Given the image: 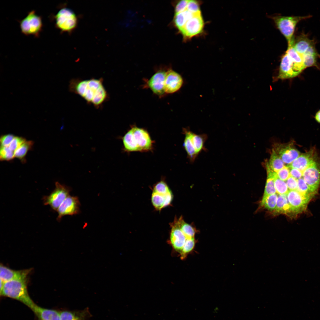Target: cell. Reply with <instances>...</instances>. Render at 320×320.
<instances>
[{
    "label": "cell",
    "instance_id": "6da1fadb",
    "mask_svg": "<svg viewBox=\"0 0 320 320\" xmlns=\"http://www.w3.org/2000/svg\"><path fill=\"white\" fill-rule=\"evenodd\" d=\"M69 90L97 108L102 107L109 98L102 78L85 80L73 79L69 83Z\"/></svg>",
    "mask_w": 320,
    "mask_h": 320
},
{
    "label": "cell",
    "instance_id": "7a4b0ae2",
    "mask_svg": "<svg viewBox=\"0 0 320 320\" xmlns=\"http://www.w3.org/2000/svg\"><path fill=\"white\" fill-rule=\"evenodd\" d=\"M28 276L4 282L0 290L1 296L21 302L32 310L36 304L30 297L27 289Z\"/></svg>",
    "mask_w": 320,
    "mask_h": 320
},
{
    "label": "cell",
    "instance_id": "3957f363",
    "mask_svg": "<svg viewBox=\"0 0 320 320\" xmlns=\"http://www.w3.org/2000/svg\"><path fill=\"white\" fill-rule=\"evenodd\" d=\"M170 241L175 251L180 254V258L185 259L193 249L196 243L195 237L190 236L181 229L178 219L175 218L170 225Z\"/></svg>",
    "mask_w": 320,
    "mask_h": 320
},
{
    "label": "cell",
    "instance_id": "277c9868",
    "mask_svg": "<svg viewBox=\"0 0 320 320\" xmlns=\"http://www.w3.org/2000/svg\"><path fill=\"white\" fill-rule=\"evenodd\" d=\"M183 131L185 136L183 147L190 162L193 163L202 151L206 150L204 143L208 137L205 134H196L189 128H183Z\"/></svg>",
    "mask_w": 320,
    "mask_h": 320
},
{
    "label": "cell",
    "instance_id": "5b68a950",
    "mask_svg": "<svg viewBox=\"0 0 320 320\" xmlns=\"http://www.w3.org/2000/svg\"><path fill=\"white\" fill-rule=\"evenodd\" d=\"M50 17L54 21L55 27L62 33H71L77 25L78 20L76 14L66 7H61L55 15H52Z\"/></svg>",
    "mask_w": 320,
    "mask_h": 320
},
{
    "label": "cell",
    "instance_id": "8992f818",
    "mask_svg": "<svg viewBox=\"0 0 320 320\" xmlns=\"http://www.w3.org/2000/svg\"><path fill=\"white\" fill-rule=\"evenodd\" d=\"M311 17V15L305 16L277 15L272 17V19L277 28L287 41L288 47H290L293 41V35L297 24L300 21Z\"/></svg>",
    "mask_w": 320,
    "mask_h": 320
},
{
    "label": "cell",
    "instance_id": "52a82bcc",
    "mask_svg": "<svg viewBox=\"0 0 320 320\" xmlns=\"http://www.w3.org/2000/svg\"><path fill=\"white\" fill-rule=\"evenodd\" d=\"M21 33L26 36L33 35L39 37L42 30V17L34 10L29 12L26 16L19 21Z\"/></svg>",
    "mask_w": 320,
    "mask_h": 320
},
{
    "label": "cell",
    "instance_id": "ba28073f",
    "mask_svg": "<svg viewBox=\"0 0 320 320\" xmlns=\"http://www.w3.org/2000/svg\"><path fill=\"white\" fill-rule=\"evenodd\" d=\"M55 189L49 195L44 197L43 200L44 205H49L53 209L57 211L61 204L69 196L71 189L57 182L55 183Z\"/></svg>",
    "mask_w": 320,
    "mask_h": 320
},
{
    "label": "cell",
    "instance_id": "9c48e42d",
    "mask_svg": "<svg viewBox=\"0 0 320 320\" xmlns=\"http://www.w3.org/2000/svg\"><path fill=\"white\" fill-rule=\"evenodd\" d=\"M204 25L201 12L196 14L188 19L180 31L185 40H189L201 33Z\"/></svg>",
    "mask_w": 320,
    "mask_h": 320
},
{
    "label": "cell",
    "instance_id": "30bf717a",
    "mask_svg": "<svg viewBox=\"0 0 320 320\" xmlns=\"http://www.w3.org/2000/svg\"><path fill=\"white\" fill-rule=\"evenodd\" d=\"M131 129L133 142L137 151H147L152 149L153 142L146 130L135 126Z\"/></svg>",
    "mask_w": 320,
    "mask_h": 320
},
{
    "label": "cell",
    "instance_id": "8fae6325",
    "mask_svg": "<svg viewBox=\"0 0 320 320\" xmlns=\"http://www.w3.org/2000/svg\"><path fill=\"white\" fill-rule=\"evenodd\" d=\"M167 71L158 70L149 79H145L143 88H149L159 97H163L166 94L164 89V84Z\"/></svg>",
    "mask_w": 320,
    "mask_h": 320
},
{
    "label": "cell",
    "instance_id": "7c38bea8",
    "mask_svg": "<svg viewBox=\"0 0 320 320\" xmlns=\"http://www.w3.org/2000/svg\"><path fill=\"white\" fill-rule=\"evenodd\" d=\"M303 179L311 192L314 193L320 183V166L315 161L302 172Z\"/></svg>",
    "mask_w": 320,
    "mask_h": 320
},
{
    "label": "cell",
    "instance_id": "4fadbf2b",
    "mask_svg": "<svg viewBox=\"0 0 320 320\" xmlns=\"http://www.w3.org/2000/svg\"><path fill=\"white\" fill-rule=\"evenodd\" d=\"M184 83V79L180 74L171 68L167 71L164 84L166 94H172L178 92Z\"/></svg>",
    "mask_w": 320,
    "mask_h": 320
},
{
    "label": "cell",
    "instance_id": "5bb4252c",
    "mask_svg": "<svg viewBox=\"0 0 320 320\" xmlns=\"http://www.w3.org/2000/svg\"><path fill=\"white\" fill-rule=\"evenodd\" d=\"M80 204L77 196H69L60 205L57 212L58 215L57 221H60L61 218L66 215H76L80 212Z\"/></svg>",
    "mask_w": 320,
    "mask_h": 320
},
{
    "label": "cell",
    "instance_id": "9a60e30c",
    "mask_svg": "<svg viewBox=\"0 0 320 320\" xmlns=\"http://www.w3.org/2000/svg\"><path fill=\"white\" fill-rule=\"evenodd\" d=\"M286 195L292 213L296 214L302 212L306 208L310 200L297 190L289 191Z\"/></svg>",
    "mask_w": 320,
    "mask_h": 320
},
{
    "label": "cell",
    "instance_id": "2e32d148",
    "mask_svg": "<svg viewBox=\"0 0 320 320\" xmlns=\"http://www.w3.org/2000/svg\"><path fill=\"white\" fill-rule=\"evenodd\" d=\"M274 147L273 150L286 164H290L300 155V152L291 144H278Z\"/></svg>",
    "mask_w": 320,
    "mask_h": 320
},
{
    "label": "cell",
    "instance_id": "e0dca14e",
    "mask_svg": "<svg viewBox=\"0 0 320 320\" xmlns=\"http://www.w3.org/2000/svg\"><path fill=\"white\" fill-rule=\"evenodd\" d=\"M31 270L27 269L15 270L10 268L3 264L0 265V279L4 282L28 276Z\"/></svg>",
    "mask_w": 320,
    "mask_h": 320
},
{
    "label": "cell",
    "instance_id": "ac0fdd59",
    "mask_svg": "<svg viewBox=\"0 0 320 320\" xmlns=\"http://www.w3.org/2000/svg\"><path fill=\"white\" fill-rule=\"evenodd\" d=\"M60 320H88L92 316L89 308L76 311H60Z\"/></svg>",
    "mask_w": 320,
    "mask_h": 320
},
{
    "label": "cell",
    "instance_id": "d6986e66",
    "mask_svg": "<svg viewBox=\"0 0 320 320\" xmlns=\"http://www.w3.org/2000/svg\"><path fill=\"white\" fill-rule=\"evenodd\" d=\"M314 151H309L300 155L288 167L296 168L303 172L310 165L315 161Z\"/></svg>",
    "mask_w": 320,
    "mask_h": 320
},
{
    "label": "cell",
    "instance_id": "ffe728a7",
    "mask_svg": "<svg viewBox=\"0 0 320 320\" xmlns=\"http://www.w3.org/2000/svg\"><path fill=\"white\" fill-rule=\"evenodd\" d=\"M288 55L292 64L293 71L295 77L298 76L305 68L303 57L293 48L292 45L288 47L286 52Z\"/></svg>",
    "mask_w": 320,
    "mask_h": 320
},
{
    "label": "cell",
    "instance_id": "44dd1931",
    "mask_svg": "<svg viewBox=\"0 0 320 320\" xmlns=\"http://www.w3.org/2000/svg\"><path fill=\"white\" fill-rule=\"evenodd\" d=\"M292 45L296 51L302 56L309 47L315 45V42L310 39L308 36L302 33L295 39H294Z\"/></svg>",
    "mask_w": 320,
    "mask_h": 320
},
{
    "label": "cell",
    "instance_id": "7402d4cb",
    "mask_svg": "<svg viewBox=\"0 0 320 320\" xmlns=\"http://www.w3.org/2000/svg\"><path fill=\"white\" fill-rule=\"evenodd\" d=\"M295 77L291 60L285 52L282 55L281 60L278 78L283 79Z\"/></svg>",
    "mask_w": 320,
    "mask_h": 320
},
{
    "label": "cell",
    "instance_id": "603a6c76",
    "mask_svg": "<svg viewBox=\"0 0 320 320\" xmlns=\"http://www.w3.org/2000/svg\"><path fill=\"white\" fill-rule=\"evenodd\" d=\"M32 310L38 320H60V311L42 308L36 305Z\"/></svg>",
    "mask_w": 320,
    "mask_h": 320
},
{
    "label": "cell",
    "instance_id": "cb8c5ba5",
    "mask_svg": "<svg viewBox=\"0 0 320 320\" xmlns=\"http://www.w3.org/2000/svg\"><path fill=\"white\" fill-rule=\"evenodd\" d=\"M197 13H192L186 9L182 12L175 13L174 21L176 26L180 31L184 27L188 20Z\"/></svg>",
    "mask_w": 320,
    "mask_h": 320
},
{
    "label": "cell",
    "instance_id": "d4e9b609",
    "mask_svg": "<svg viewBox=\"0 0 320 320\" xmlns=\"http://www.w3.org/2000/svg\"><path fill=\"white\" fill-rule=\"evenodd\" d=\"M275 211L277 213L286 214L292 213L286 195L279 194Z\"/></svg>",
    "mask_w": 320,
    "mask_h": 320
},
{
    "label": "cell",
    "instance_id": "484cf974",
    "mask_svg": "<svg viewBox=\"0 0 320 320\" xmlns=\"http://www.w3.org/2000/svg\"><path fill=\"white\" fill-rule=\"evenodd\" d=\"M266 164V167L276 173L285 166L281 157L273 150L269 162Z\"/></svg>",
    "mask_w": 320,
    "mask_h": 320
},
{
    "label": "cell",
    "instance_id": "4316f807",
    "mask_svg": "<svg viewBox=\"0 0 320 320\" xmlns=\"http://www.w3.org/2000/svg\"><path fill=\"white\" fill-rule=\"evenodd\" d=\"M172 192L171 191L166 194L153 192L152 194L151 200L153 205L157 209L161 210L166 207L167 199Z\"/></svg>",
    "mask_w": 320,
    "mask_h": 320
},
{
    "label": "cell",
    "instance_id": "83f0119b",
    "mask_svg": "<svg viewBox=\"0 0 320 320\" xmlns=\"http://www.w3.org/2000/svg\"><path fill=\"white\" fill-rule=\"evenodd\" d=\"M34 142L32 140L26 141L14 151L15 157L24 162L28 152L31 149Z\"/></svg>",
    "mask_w": 320,
    "mask_h": 320
},
{
    "label": "cell",
    "instance_id": "f1b7e54d",
    "mask_svg": "<svg viewBox=\"0 0 320 320\" xmlns=\"http://www.w3.org/2000/svg\"><path fill=\"white\" fill-rule=\"evenodd\" d=\"M277 198L278 196L276 193L263 196L261 205L268 210L272 211L275 210Z\"/></svg>",
    "mask_w": 320,
    "mask_h": 320
},
{
    "label": "cell",
    "instance_id": "f546056e",
    "mask_svg": "<svg viewBox=\"0 0 320 320\" xmlns=\"http://www.w3.org/2000/svg\"><path fill=\"white\" fill-rule=\"evenodd\" d=\"M274 185L276 192L280 195H286L289 191V189L284 181L279 179L277 175L274 179Z\"/></svg>",
    "mask_w": 320,
    "mask_h": 320
},
{
    "label": "cell",
    "instance_id": "4dcf8cb0",
    "mask_svg": "<svg viewBox=\"0 0 320 320\" xmlns=\"http://www.w3.org/2000/svg\"><path fill=\"white\" fill-rule=\"evenodd\" d=\"M276 176L267 175L263 196L269 195L276 193L274 179Z\"/></svg>",
    "mask_w": 320,
    "mask_h": 320
},
{
    "label": "cell",
    "instance_id": "1f68e13d",
    "mask_svg": "<svg viewBox=\"0 0 320 320\" xmlns=\"http://www.w3.org/2000/svg\"><path fill=\"white\" fill-rule=\"evenodd\" d=\"M14 157V152L10 149L9 147L1 146L0 159L1 161H11Z\"/></svg>",
    "mask_w": 320,
    "mask_h": 320
},
{
    "label": "cell",
    "instance_id": "d6a6232c",
    "mask_svg": "<svg viewBox=\"0 0 320 320\" xmlns=\"http://www.w3.org/2000/svg\"><path fill=\"white\" fill-rule=\"evenodd\" d=\"M303 64L305 68L307 67L315 66L317 64V60L320 55L305 54L302 56Z\"/></svg>",
    "mask_w": 320,
    "mask_h": 320
},
{
    "label": "cell",
    "instance_id": "836d02e7",
    "mask_svg": "<svg viewBox=\"0 0 320 320\" xmlns=\"http://www.w3.org/2000/svg\"><path fill=\"white\" fill-rule=\"evenodd\" d=\"M171 191L166 183L163 181H161L154 186L153 192L160 193L166 194Z\"/></svg>",
    "mask_w": 320,
    "mask_h": 320
},
{
    "label": "cell",
    "instance_id": "e575fe53",
    "mask_svg": "<svg viewBox=\"0 0 320 320\" xmlns=\"http://www.w3.org/2000/svg\"><path fill=\"white\" fill-rule=\"evenodd\" d=\"M201 2L196 0H188L186 9L190 12L196 13L201 12L200 6Z\"/></svg>",
    "mask_w": 320,
    "mask_h": 320
},
{
    "label": "cell",
    "instance_id": "d590c367",
    "mask_svg": "<svg viewBox=\"0 0 320 320\" xmlns=\"http://www.w3.org/2000/svg\"><path fill=\"white\" fill-rule=\"evenodd\" d=\"M26 141L24 137L15 136L9 147L10 149L14 152Z\"/></svg>",
    "mask_w": 320,
    "mask_h": 320
},
{
    "label": "cell",
    "instance_id": "8d00e7d4",
    "mask_svg": "<svg viewBox=\"0 0 320 320\" xmlns=\"http://www.w3.org/2000/svg\"><path fill=\"white\" fill-rule=\"evenodd\" d=\"M15 137L10 134L2 135L0 139L1 146L9 147Z\"/></svg>",
    "mask_w": 320,
    "mask_h": 320
},
{
    "label": "cell",
    "instance_id": "74e56055",
    "mask_svg": "<svg viewBox=\"0 0 320 320\" xmlns=\"http://www.w3.org/2000/svg\"><path fill=\"white\" fill-rule=\"evenodd\" d=\"M278 177L284 181H286L290 176V168L287 166H284L277 172Z\"/></svg>",
    "mask_w": 320,
    "mask_h": 320
},
{
    "label": "cell",
    "instance_id": "f35d334b",
    "mask_svg": "<svg viewBox=\"0 0 320 320\" xmlns=\"http://www.w3.org/2000/svg\"><path fill=\"white\" fill-rule=\"evenodd\" d=\"M287 187L290 190H297V180L290 176L286 180Z\"/></svg>",
    "mask_w": 320,
    "mask_h": 320
},
{
    "label": "cell",
    "instance_id": "ab89813d",
    "mask_svg": "<svg viewBox=\"0 0 320 320\" xmlns=\"http://www.w3.org/2000/svg\"><path fill=\"white\" fill-rule=\"evenodd\" d=\"M188 1V0H183L179 1L175 6V13H180L185 10L186 9Z\"/></svg>",
    "mask_w": 320,
    "mask_h": 320
},
{
    "label": "cell",
    "instance_id": "60d3db41",
    "mask_svg": "<svg viewBox=\"0 0 320 320\" xmlns=\"http://www.w3.org/2000/svg\"><path fill=\"white\" fill-rule=\"evenodd\" d=\"M289 168L290 176L297 180L301 178L302 176V171L296 168Z\"/></svg>",
    "mask_w": 320,
    "mask_h": 320
},
{
    "label": "cell",
    "instance_id": "b9f144b4",
    "mask_svg": "<svg viewBox=\"0 0 320 320\" xmlns=\"http://www.w3.org/2000/svg\"><path fill=\"white\" fill-rule=\"evenodd\" d=\"M315 119L318 122L320 123V111H319L317 112L315 115Z\"/></svg>",
    "mask_w": 320,
    "mask_h": 320
},
{
    "label": "cell",
    "instance_id": "7bdbcfd3",
    "mask_svg": "<svg viewBox=\"0 0 320 320\" xmlns=\"http://www.w3.org/2000/svg\"><path fill=\"white\" fill-rule=\"evenodd\" d=\"M319 111H320V110Z\"/></svg>",
    "mask_w": 320,
    "mask_h": 320
}]
</instances>
